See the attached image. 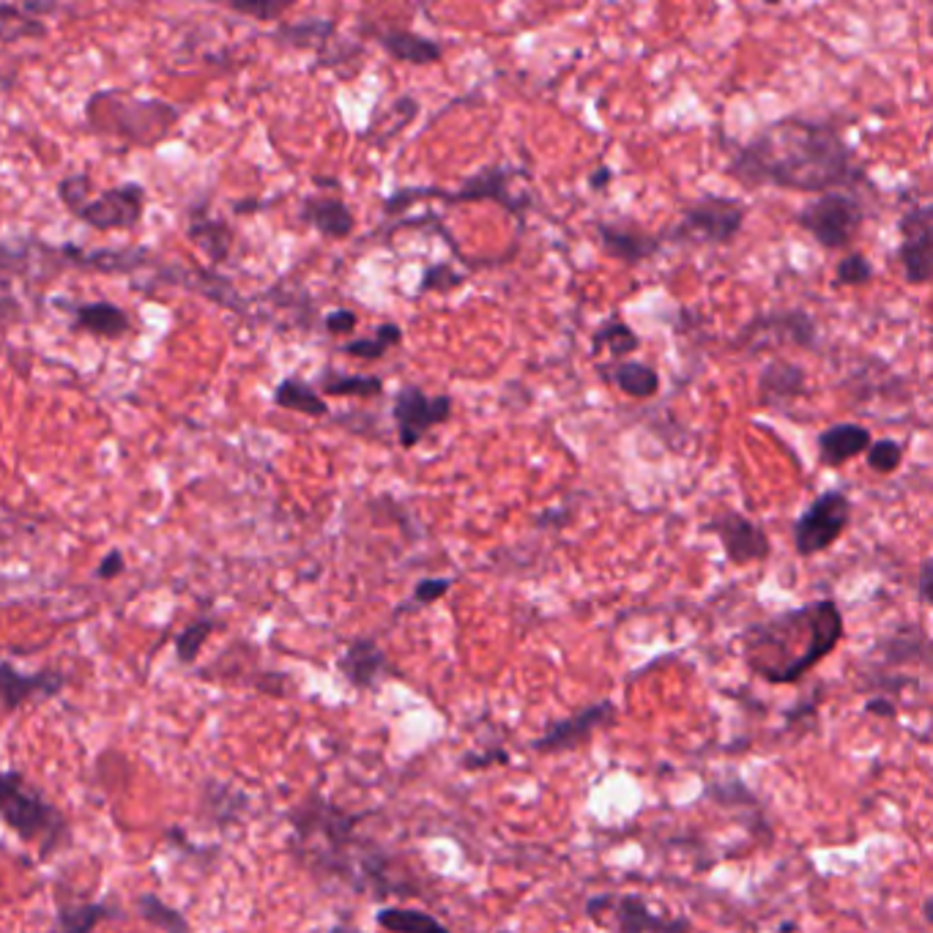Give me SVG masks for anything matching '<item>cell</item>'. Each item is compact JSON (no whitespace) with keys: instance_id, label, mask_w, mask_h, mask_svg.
Segmentation results:
<instances>
[{"instance_id":"6da1fadb","label":"cell","mask_w":933,"mask_h":933,"mask_svg":"<svg viewBox=\"0 0 933 933\" xmlns=\"http://www.w3.org/2000/svg\"><path fill=\"white\" fill-rule=\"evenodd\" d=\"M728 173L747 187H778L805 195L865 182L854 151L832 126L797 115L758 132L732 156Z\"/></svg>"},{"instance_id":"ffe728a7","label":"cell","mask_w":933,"mask_h":933,"mask_svg":"<svg viewBox=\"0 0 933 933\" xmlns=\"http://www.w3.org/2000/svg\"><path fill=\"white\" fill-rule=\"evenodd\" d=\"M750 332H773L786 343H794L799 348H816L819 343V329L816 321L805 310H788V312H773V315H761L750 323Z\"/></svg>"},{"instance_id":"44dd1931","label":"cell","mask_w":933,"mask_h":933,"mask_svg":"<svg viewBox=\"0 0 933 933\" xmlns=\"http://www.w3.org/2000/svg\"><path fill=\"white\" fill-rule=\"evenodd\" d=\"M74 326L91 332L94 338H124L132 329L129 315L121 310L118 304L110 301H94V304H77L74 307Z\"/></svg>"},{"instance_id":"30bf717a","label":"cell","mask_w":933,"mask_h":933,"mask_svg":"<svg viewBox=\"0 0 933 933\" xmlns=\"http://www.w3.org/2000/svg\"><path fill=\"white\" fill-rule=\"evenodd\" d=\"M600 912L611 914V920L605 923L608 929H616L622 933L687 931L690 929V920H671V918H660V914H654L652 909L646 906V901H643L641 895H622V898L594 895V898H589L583 914H587L589 920H594Z\"/></svg>"},{"instance_id":"9a60e30c","label":"cell","mask_w":933,"mask_h":933,"mask_svg":"<svg viewBox=\"0 0 933 933\" xmlns=\"http://www.w3.org/2000/svg\"><path fill=\"white\" fill-rule=\"evenodd\" d=\"M338 668L356 690H370L386 674V654L373 639H356L348 643Z\"/></svg>"},{"instance_id":"7dc6e473","label":"cell","mask_w":933,"mask_h":933,"mask_svg":"<svg viewBox=\"0 0 933 933\" xmlns=\"http://www.w3.org/2000/svg\"><path fill=\"white\" fill-rule=\"evenodd\" d=\"M611 176H613L611 167H605V165L597 167V170L591 173V178H589V187L591 189H605L608 184H611Z\"/></svg>"},{"instance_id":"ac0fdd59","label":"cell","mask_w":933,"mask_h":933,"mask_svg":"<svg viewBox=\"0 0 933 933\" xmlns=\"http://www.w3.org/2000/svg\"><path fill=\"white\" fill-rule=\"evenodd\" d=\"M301 222L312 225L326 239H348L353 234V211L340 197H307L301 203Z\"/></svg>"},{"instance_id":"8fae6325","label":"cell","mask_w":933,"mask_h":933,"mask_svg":"<svg viewBox=\"0 0 933 933\" xmlns=\"http://www.w3.org/2000/svg\"><path fill=\"white\" fill-rule=\"evenodd\" d=\"M933 208L929 203L912 206L901 217V247H898V258H901L903 277L909 286H925L931 280V249H933Z\"/></svg>"},{"instance_id":"277c9868","label":"cell","mask_w":933,"mask_h":933,"mask_svg":"<svg viewBox=\"0 0 933 933\" xmlns=\"http://www.w3.org/2000/svg\"><path fill=\"white\" fill-rule=\"evenodd\" d=\"M862 219H865V211H862L860 200L849 193H838V189L819 193L816 200L797 211L799 228L808 230L825 249L849 247Z\"/></svg>"},{"instance_id":"83f0119b","label":"cell","mask_w":933,"mask_h":933,"mask_svg":"<svg viewBox=\"0 0 933 933\" xmlns=\"http://www.w3.org/2000/svg\"><path fill=\"white\" fill-rule=\"evenodd\" d=\"M400 343H403V329H400L397 323H381V326L375 329V338L353 340V343H348L343 351L353 359L375 362V359H381L386 351H390V348Z\"/></svg>"},{"instance_id":"d6a6232c","label":"cell","mask_w":933,"mask_h":933,"mask_svg":"<svg viewBox=\"0 0 933 933\" xmlns=\"http://www.w3.org/2000/svg\"><path fill=\"white\" fill-rule=\"evenodd\" d=\"M214 624H217V622H214L211 616L195 619V622L189 624V628H184L182 633L176 635V654H178V660H182L184 665L195 663L197 654H200V649H203V643L211 639Z\"/></svg>"},{"instance_id":"f6af8a7d","label":"cell","mask_w":933,"mask_h":933,"mask_svg":"<svg viewBox=\"0 0 933 933\" xmlns=\"http://www.w3.org/2000/svg\"><path fill=\"white\" fill-rule=\"evenodd\" d=\"M933 561L931 559H923V564H920V578H918V597L923 605H931L933 594Z\"/></svg>"},{"instance_id":"d4e9b609","label":"cell","mask_w":933,"mask_h":933,"mask_svg":"<svg viewBox=\"0 0 933 933\" xmlns=\"http://www.w3.org/2000/svg\"><path fill=\"white\" fill-rule=\"evenodd\" d=\"M274 403L280 405V408L299 411V414H307V416H326L329 414L326 400H323L321 394L312 390L310 384H304V381H299V379L280 381V386L274 390Z\"/></svg>"},{"instance_id":"7c38bea8","label":"cell","mask_w":933,"mask_h":933,"mask_svg":"<svg viewBox=\"0 0 933 933\" xmlns=\"http://www.w3.org/2000/svg\"><path fill=\"white\" fill-rule=\"evenodd\" d=\"M143 211H146V189L141 184H121L99 195L96 200H85L74 214L96 230H121L141 222Z\"/></svg>"},{"instance_id":"e0dca14e","label":"cell","mask_w":933,"mask_h":933,"mask_svg":"<svg viewBox=\"0 0 933 933\" xmlns=\"http://www.w3.org/2000/svg\"><path fill=\"white\" fill-rule=\"evenodd\" d=\"M871 431L854 422H840V425L827 427L819 436V460L825 466L838 468L843 463L854 460V457L865 455L868 444H871Z\"/></svg>"},{"instance_id":"ee69618b","label":"cell","mask_w":933,"mask_h":933,"mask_svg":"<svg viewBox=\"0 0 933 933\" xmlns=\"http://www.w3.org/2000/svg\"><path fill=\"white\" fill-rule=\"evenodd\" d=\"M326 332L329 334H351L356 329L359 318L351 310H334L326 315Z\"/></svg>"},{"instance_id":"ba28073f","label":"cell","mask_w":933,"mask_h":933,"mask_svg":"<svg viewBox=\"0 0 933 933\" xmlns=\"http://www.w3.org/2000/svg\"><path fill=\"white\" fill-rule=\"evenodd\" d=\"M452 397L436 394L427 397L419 386H403L394 397V425H397V442L403 449H414L433 427L446 425L452 419Z\"/></svg>"},{"instance_id":"d590c367","label":"cell","mask_w":933,"mask_h":933,"mask_svg":"<svg viewBox=\"0 0 933 933\" xmlns=\"http://www.w3.org/2000/svg\"><path fill=\"white\" fill-rule=\"evenodd\" d=\"M836 280H838V286H846V288L868 286V282L873 280L871 260H868L862 252H849L846 258H840V263L836 269Z\"/></svg>"},{"instance_id":"f35d334b","label":"cell","mask_w":933,"mask_h":933,"mask_svg":"<svg viewBox=\"0 0 933 933\" xmlns=\"http://www.w3.org/2000/svg\"><path fill=\"white\" fill-rule=\"evenodd\" d=\"M457 286H463V274H457L452 266L446 263H438V266H431V269L422 274V282H419V291L427 293V291H455Z\"/></svg>"},{"instance_id":"7a4b0ae2","label":"cell","mask_w":933,"mask_h":933,"mask_svg":"<svg viewBox=\"0 0 933 933\" xmlns=\"http://www.w3.org/2000/svg\"><path fill=\"white\" fill-rule=\"evenodd\" d=\"M846 635L836 600H813L750 624L739 635L747 671L769 685H794L825 663Z\"/></svg>"},{"instance_id":"4316f807","label":"cell","mask_w":933,"mask_h":933,"mask_svg":"<svg viewBox=\"0 0 933 933\" xmlns=\"http://www.w3.org/2000/svg\"><path fill=\"white\" fill-rule=\"evenodd\" d=\"M321 390L332 397H379L384 392V381L379 375L326 373L321 379Z\"/></svg>"},{"instance_id":"5bb4252c","label":"cell","mask_w":933,"mask_h":933,"mask_svg":"<svg viewBox=\"0 0 933 933\" xmlns=\"http://www.w3.org/2000/svg\"><path fill=\"white\" fill-rule=\"evenodd\" d=\"M63 676L55 671H39V674H17L11 665L0 663V704L6 712H14L25 704L31 695H55L61 693Z\"/></svg>"},{"instance_id":"484cf974","label":"cell","mask_w":933,"mask_h":933,"mask_svg":"<svg viewBox=\"0 0 933 933\" xmlns=\"http://www.w3.org/2000/svg\"><path fill=\"white\" fill-rule=\"evenodd\" d=\"M375 925L384 931L397 933H431V931H446L442 920L433 914L419 912V909H403V906H386L375 912Z\"/></svg>"},{"instance_id":"74e56055","label":"cell","mask_w":933,"mask_h":933,"mask_svg":"<svg viewBox=\"0 0 933 933\" xmlns=\"http://www.w3.org/2000/svg\"><path fill=\"white\" fill-rule=\"evenodd\" d=\"M217 3L230 6V9L255 17V20H277L293 0H217Z\"/></svg>"},{"instance_id":"7402d4cb","label":"cell","mask_w":933,"mask_h":933,"mask_svg":"<svg viewBox=\"0 0 933 933\" xmlns=\"http://www.w3.org/2000/svg\"><path fill=\"white\" fill-rule=\"evenodd\" d=\"M877 649L882 652L884 663L890 665H909V663H931L929 654V635L920 630V624H903L895 633L884 635L882 641L877 643Z\"/></svg>"},{"instance_id":"52a82bcc","label":"cell","mask_w":933,"mask_h":933,"mask_svg":"<svg viewBox=\"0 0 933 933\" xmlns=\"http://www.w3.org/2000/svg\"><path fill=\"white\" fill-rule=\"evenodd\" d=\"M745 206L734 197L726 195H704L695 203H690L682 214L680 228L674 230V239H706L712 245H728L739 236L742 222H745Z\"/></svg>"},{"instance_id":"d6986e66","label":"cell","mask_w":933,"mask_h":933,"mask_svg":"<svg viewBox=\"0 0 933 933\" xmlns=\"http://www.w3.org/2000/svg\"><path fill=\"white\" fill-rule=\"evenodd\" d=\"M597 236H600L602 252L611 255V258L622 260L628 266H639L641 260L652 258L657 252V239L641 234V230L622 228V225L600 222L597 225Z\"/></svg>"},{"instance_id":"b9f144b4","label":"cell","mask_w":933,"mask_h":933,"mask_svg":"<svg viewBox=\"0 0 933 933\" xmlns=\"http://www.w3.org/2000/svg\"><path fill=\"white\" fill-rule=\"evenodd\" d=\"M493 764H509V753L504 747H490L485 753H466L463 756V769L474 773V769H488Z\"/></svg>"},{"instance_id":"60d3db41","label":"cell","mask_w":933,"mask_h":933,"mask_svg":"<svg viewBox=\"0 0 933 933\" xmlns=\"http://www.w3.org/2000/svg\"><path fill=\"white\" fill-rule=\"evenodd\" d=\"M58 193H61V200L66 203L72 211H77L80 206H83L85 200H89V193H91V182L85 176H74V178H63L61 187H58Z\"/></svg>"},{"instance_id":"8992f818","label":"cell","mask_w":933,"mask_h":933,"mask_svg":"<svg viewBox=\"0 0 933 933\" xmlns=\"http://www.w3.org/2000/svg\"><path fill=\"white\" fill-rule=\"evenodd\" d=\"M512 173L504 170V167H485V170H479L477 176L466 178L463 182V187L457 189L455 195L452 193H444V189H400V193H394L390 200L384 203L386 211H400L403 206H408V203H414V197H425V195H436V197H444L446 203H477V200H496L498 206L507 208L509 214H518V217H523L526 206H529V200L526 197H515L509 193V182H512Z\"/></svg>"},{"instance_id":"4fadbf2b","label":"cell","mask_w":933,"mask_h":933,"mask_svg":"<svg viewBox=\"0 0 933 933\" xmlns=\"http://www.w3.org/2000/svg\"><path fill=\"white\" fill-rule=\"evenodd\" d=\"M709 531H715L717 540L723 545V553L734 567H747L753 561H767L773 553L767 531L742 512H721L712 518Z\"/></svg>"},{"instance_id":"c3c4849f","label":"cell","mask_w":933,"mask_h":933,"mask_svg":"<svg viewBox=\"0 0 933 933\" xmlns=\"http://www.w3.org/2000/svg\"><path fill=\"white\" fill-rule=\"evenodd\" d=\"M933 903H931V895L925 898V903H923V918H925V923H933Z\"/></svg>"},{"instance_id":"e575fe53","label":"cell","mask_w":933,"mask_h":933,"mask_svg":"<svg viewBox=\"0 0 933 933\" xmlns=\"http://www.w3.org/2000/svg\"><path fill=\"white\" fill-rule=\"evenodd\" d=\"M868 468L877 474H895L903 463V446L892 438H882V442H871L865 449Z\"/></svg>"},{"instance_id":"2e32d148","label":"cell","mask_w":933,"mask_h":933,"mask_svg":"<svg viewBox=\"0 0 933 933\" xmlns=\"http://www.w3.org/2000/svg\"><path fill=\"white\" fill-rule=\"evenodd\" d=\"M805 392V370L794 362L775 359L758 375V403L764 408L786 405Z\"/></svg>"},{"instance_id":"5b68a950","label":"cell","mask_w":933,"mask_h":933,"mask_svg":"<svg viewBox=\"0 0 933 933\" xmlns=\"http://www.w3.org/2000/svg\"><path fill=\"white\" fill-rule=\"evenodd\" d=\"M851 523V498L843 490H825L794 520V550L802 559L825 553Z\"/></svg>"},{"instance_id":"8d00e7d4","label":"cell","mask_w":933,"mask_h":933,"mask_svg":"<svg viewBox=\"0 0 933 933\" xmlns=\"http://www.w3.org/2000/svg\"><path fill=\"white\" fill-rule=\"evenodd\" d=\"M334 33L332 22H299V25L286 28L280 33L286 42H291L293 48H312V44H323Z\"/></svg>"},{"instance_id":"bcb514c9","label":"cell","mask_w":933,"mask_h":933,"mask_svg":"<svg viewBox=\"0 0 933 933\" xmlns=\"http://www.w3.org/2000/svg\"><path fill=\"white\" fill-rule=\"evenodd\" d=\"M865 712L873 717H884V721H892V717L898 715V706L892 704L887 695H877V698H868Z\"/></svg>"},{"instance_id":"f907efd6","label":"cell","mask_w":933,"mask_h":933,"mask_svg":"<svg viewBox=\"0 0 933 933\" xmlns=\"http://www.w3.org/2000/svg\"><path fill=\"white\" fill-rule=\"evenodd\" d=\"M767 3H778V0H767Z\"/></svg>"},{"instance_id":"f1b7e54d","label":"cell","mask_w":933,"mask_h":933,"mask_svg":"<svg viewBox=\"0 0 933 933\" xmlns=\"http://www.w3.org/2000/svg\"><path fill=\"white\" fill-rule=\"evenodd\" d=\"M113 918L110 903H85V906H63L58 912V929L69 933H89L99 929L104 920Z\"/></svg>"},{"instance_id":"836d02e7","label":"cell","mask_w":933,"mask_h":933,"mask_svg":"<svg viewBox=\"0 0 933 933\" xmlns=\"http://www.w3.org/2000/svg\"><path fill=\"white\" fill-rule=\"evenodd\" d=\"M44 28L39 20H31L25 11L14 6H0V39H20V37H42Z\"/></svg>"},{"instance_id":"681fc988","label":"cell","mask_w":933,"mask_h":933,"mask_svg":"<svg viewBox=\"0 0 933 933\" xmlns=\"http://www.w3.org/2000/svg\"><path fill=\"white\" fill-rule=\"evenodd\" d=\"M797 929H799L797 923H784V925H780V931H797Z\"/></svg>"},{"instance_id":"3957f363","label":"cell","mask_w":933,"mask_h":933,"mask_svg":"<svg viewBox=\"0 0 933 933\" xmlns=\"http://www.w3.org/2000/svg\"><path fill=\"white\" fill-rule=\"evenodd\" d=\"M0 819L22 840L55 846L66 836V821L20 773H0Z\"/></svg>"},{"instance_id":"ab89813d","label":"cell","mask_w":933,"mask_h":933,"mask_svg":"<svg viewBox=\"0 0 933 933\" xmlns=\"http://www.w3.org/2000/svg\"><path fill=\"white\" fill-rule=\"evenodd\" d=\"M452 589V578H422L414 587V597L411 600L416 605H436L438 600H444Z\"/></svg>"},{"instance_id":"9c48e42d","label":"cell","mask_w":933,"mask_h":933,"mask_svg":"<svg viewBox=\"0 0 933 933\" xmlns=\"http://www.w3.org/2000/svg\"><path fill=\"white\" fill-rule=\"evenodd\" d=\"M613 721H616V704L613 701H600V704H591L587 709L564 717V721L550 723L542 737L531 742V750L540 753V756L572 753L591 742L597 732L613 726Z\"/></svg>"},{"instance_id":"4dcf8cb0","label":"cell","mask_w":933,"mask_h":933,"mask_svg":"<svg viewBox=\"0 0 933 933\" xmlns=\"http://www.w3.org/2000/svg\"><path fill=\"white\" fill-rule=\"evenodd\" d=\"M189 236H193L197 247L206 255H211L214 260H222L225 255L230 252V230L228 225L217 222V219L195 217L193 225H189Z\"/></svg>"},{"instance_id":"f546056e","label":"cell","mask_w":933,"mask_h":933,"mask_svg":"<svg viewBox=\"0 0 933 933\" xmlns=\"http://www.w3.org/2000/svg\"><path fill=\"white\" fill-rule=\"evenodd\" d=\"M137 914H141V918L146 920L148 925H154V929H159V931H170V933H187L189 931L187 918H184L178 909L167 906V903L156 895L137 898Z\"/></svg>"},{"instance_id":"1f68e13d","label":"cell","mask_w":933,"mask_h":933,"mask_svg":"<svg viewBox=\"0 0 933 933\" xmlns=\"http://www.w3.org/2000/svg\"><path fill=\"white\" fill-rule=\"evenodd\" d=\"M602 345L608 348V353H611L613 359H628L630 353L639 351L641 340L628 323L608 321L605 326H600V332L594 334V351H600Z\"/></svg>"},{"instance_id":"cb8c5ba5","label":"cell","mask_w":933,"mask_h":933,"mask_svg":"<svg viewBox=\"0 0 933 933\" xmlns=\"http://www.w3.org/2000/svg\"><path fill=\"white\" fill-rule=\"evenodd\" d=\"M602 379L616 384L628 397L649 400L660 392V373L646 362H635V359H616L611 370L602 373Z\"/></svg>"},{"instance_id":"603a6c76","label":"cell","mask_w":933,"mask_h":933,"mask_svg":"<svg viewBox=\"0 0 933 933\" xmlns=\"http://www.w3.org/2000/svg\"><path fill=\"white\" fill-rule=\"evenodd\" d=\"M379 42L392 58L411 63V66H431V63H438L444 58L442 44L414 31H386L381 33Z\"/></svg>"},{"instance_id":"7bdbcfd3","label":"cell","mask_w":933,"mask_h":933,"mask_svg":"<svg viewBox=\"0 0 933 933\" xmlns=\"http://www.w3.org/2000/svg\"><path fill=\"white\" fill-rule=\"evenodd\" d=\"M124 570H126L124 553H121V550H110V553L99 561L96 578L99 581H115L118 576H124Z\"/></svg>"}]
</instances>
